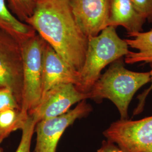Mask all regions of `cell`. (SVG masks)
Listing matches in <instances>:
<instances>
[{"label": "cell", "instance_id": "cell-7", "mask_svg": "<svg viewBox=\"0 0 152 152\" xmlns=\"http://www.w3.org/2000/svg\"><path fill=\"white\" fill-rule=\"evenodd\" d=\"M86 100L80 102L75 108L65 114L42 120L36 124L34 152H56L58 142L66 129L76 120L87 117L92 112L91 105Z\"/></svg>", "mask_w": 152, "mask_h": 152}, {"label": "cell", "instance_id": "cell-18", "mask_svg": "<svg viewBox=\"0 0 152 152\" xmlns=\"http://www.w3.org/2000/svg\"><path fill=\"white\" fill-rule=\"evenodd\" d=\"M136 12L146 20L152 22V0H131Z\"/></svg>", "mask_w": 152, "mask_h": 152}, {"label": "cell", "instance_id": "cell-15", "mask_svg": "<svg viewBox=\"0 0 152 152\" xmlns=\"http://www.w3.org/2000/svg\"><path fill=\"white\" fill-rule=\"evenodd\" d=\"M12 12L21 22L26 21L32 15L37 0H7Z\"/></svg>", "mask_w": 152, "mask_h": 152}, {"label": "cell", "instance_id": "cell-17", "mask_svg": "<svg viewBox=\"0 0 152 152\" xmlns=\"http://www.w3.org/2000/svg\"><path fill=\"white\" fill-rule=\"evenodd\" d=\"M9 108L21 109V107L10 89L0 87V112Z\"/></svg>", "mask_w": 152, "mask_h": 152}, {"label": "cell", "instance_id": "cell-8", "mask_svg": "<svg viewBox=\"0 0 152 152\" xmlns=\"http://www.w3.org/2000/svg\"><path fill=\"white\" fill-rule=\"evenodd\" d=\"M88 98V94L80 92L74 84H59L45 93L36 108L28 115L37 123L65 114L72 105Z\"/></svg>", "mask_w": 152, "mask_h": 152}, {"label": "cell", "instance_id": "cell-21", "mask_svg": "<svg viewBox=\"0 0 152 152\" xmlns=\"http://www.w3.org/2000/svg\"><path fill=\"white\" fill-rule=\"evenodd\" d=\"M0 152H4V149L1 148V147H0Z\"/></svg>", "mask_w": 152, "mask_h": 152}, {"label": "cell", "instance_id": "cell-1", "mask_svg": "<svg viewBox=\"0 0 152 152\" xmlns=\"http://www.w3.org/2000/svg\"><path fill=\"white\" fill-rule=\"evenodd\" d=\"M34 29L72 69L80 73L88 38L78 26L69 0H37L25 22Z\"/></svg>", "mask_w": 152, "mask_h": 152}, {"label": "cell", "instance_id": "cell-20", "mask_svg": "<svg viewBox=\"0 0 152 152\" xmlns=\"http://www.w3.org/2000/svg\"><path fill=\"white\" fill-rule=\"evenodd\" d=\"M150 66H151V71L149 72V73H150V75H151V81L152 82V85H151V87H149L148 90H147L145 92H144V93H142V94H141L140 96H139L140 103L138 104L137 107L136 108L135 112L134 113V115L139 114V113L141 112V111L142 110L143 107H144V102H145V98L147 97L148 94L151 91V90H152V63L150 64Z\"/></svg>", "mask_w": 152, "mask_h": 152}, {"label": "cell", "instance_id": "cell-16", "mask_svg": "<svg viewBox=\"0 0 152 152\" xmlns=\"http://www.w3.org/2000/svg\"><path fill=\"white\" fill-rule=\"evenodd\" d=\"M37 122L28 115L27 119L21 129V139L15 152H31V142Z\"/></svg>", "mask_w": 152, "mask_h": 152}, {"label": "cell", "instance_id": "cell-14", "mask_svg": "<svg viewBox=\"0 0 152 152\" xmlns=\"http://www.w3.org/2000/svg\"><path fill=\"white\" fill-rule=\"evenodd\" d=\"M28 117L21 109L9 108L0 112V144L12 132L21 130Z\"/></svg>", "mask_w": 152, "mask_h": 152}, {"label": "cell", "instance_id": "cell-13", "mask_svg": "<svg viewBox=\"0 0 152 152\" xmlns=\"http://www.w3.org/2000/svg\"><path fill=\"white\" fill-rule=\"evenodd\" d=\"M0 29L10 34L20 42L36 34L32 27L19 20L9 11L5 0H0Z\"/></svg>", "mask_w": 152, "mask_h": 152}, {"label": "cell", "instance_id": "cell-6", "mask_svg": "<svg viewBox=\"0 0 152 152\" xmlns=\"http://www.w3.org/2000/svg\"><path fill=\"white\" fill-rule=\"evenodd\" d=\"M0 87L10 89L22 107L23 63L20 42L0 29Z\"/></svg>", "mask_w": 152, "mask_h": 152}, {"label": "cell", "instance_id": "cell-5", "mask_svg": "<svg viewBox=\"0 0 152 152\" xmlns=\"http://www.w3.org/2000/svg\"><path fill=\"white\" fill-rule=\"evenodd\" d=\"M124 152H152V116L141 120H119L103 132Z\"/></svg>", "mask_w": 152, "mask_h": 152}, {"label": "cell", "instance_id": "cell-2", "mask_svg": "<svg viewBox=\"0 0 152 152\" xmlns=\"http://www.w3.org/2000/svg\"><path fill=\"white\" fill-rule=\"evenodd\" d=\"M123 58L110 64L88 93L90 99L100 103L111 101L120 112V120H129L128 109L136 92L151 82L149 72H136L125 68Z\"/></svg>", "mask_w": 152, "mask_h": 152}, {"label": "cell", "instance_id": "cell-12", "mask_svg": "<svg viewBox=\"0 0 152 152\" xmlns=\"http://www.w3.org/2000/svg\"><path fill=\"white\" fill-rule=\"evenodd\" d=\"M131 39L125 41L129 47L137 51H130L125 56L124 61L128 64L137 63H152V29L148 32L127 34Z\"/></svg>", "mask_w": 152, "mask_h": 152}, {"label": "cell", "instance_id": "cell-9", "mask_svg": "<svg viewBox=\"0 0 152 152\" xmlns=\"http://www.w3.org/2000/svg\"><path fill=\"white\" fill-rule=\"evenodd\" d=\"M78 26L87 37L108 27L110 0H69Z\"/></svg>", "mask_w": 152, "mask_h": 152}, {"label": "cell", "instance_id": "cell-19", "mask_svg": "<svg viewBox=\"0 0 152 152\" xmlns=\"http://www.w3.org/2000/svg\"><path fill=\"white\" fill-rule=\"evenodd\" d=\"M96 152H124L115 144L108 140L102 141V145Z\"/></svg>", "mask_w": 152, "mask_h": 152}, {"label": "cell", "instance_id": "cell-11", "mask_svg": "<svg viewBox=\"0 0 152 152\" xmlns=\"http://www.w3.org/2000/svg\"><path fill=\"white\" fill-rule=\"evenodd\" d=\"M146 20L134 9L131 0H110L108 26H122L127 34L142 32Z\"/></svg>", "mask_w": 152, "mask_h": 152}, {"label": "cell", "instance_id": "cell-4", "mask_svg": "<svg viewBox=\"0 0 152 152\" xmlns=\"http://www.w3.org/2000/svg\"><path fill=\"white\" fill-rule=\"evenodd\" d=\"M45 41L37 33L20 43L23 63L21 110L27 114L36 108L42 96V74Z\"/></svg>", "mask_w": 152, "mask_h": 152}, {"label": "cell", "instance_id": "cell-3", "mask_svg": "<svg viewBox=\"0 0 152 152\" xmlns=\"http://www.w3.org/2000/svg\"><path fill=\"white\" fill-rule=\"evenodd\" d=\"M129 51L128 45L125 39L119 37L116 27L108 26L97 36L88 37L85 59L77 88L80 92L88 94L104 69L125 57Z\"/></svg>", "mask_w": 152, "mask_h": 152}, {"label": "cell", "instance_id": "cell-10", "mask_svg": "<svg viewBox=\"0 0 152 152\" xmlns=\"http://www.w3.org/2000/svg\"><path fill=\"white\" fill-rule=\"evenodd\" d=\"M79 77L80 73L67 65L46 42L42 59V96L50 89L59 84L72 83L77 86L79 82Z\"/></svg>", "mask_w": 152, "mask_h": 152}]
</instances>
